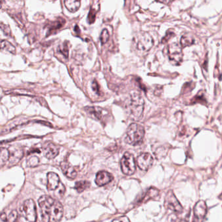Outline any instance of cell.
I'll list each match as a JSON object with an SVG mask.
<instances>
[{
  "label": "cell",
  "mask_w": 222,
  "mask_h": 222,
  "mask_svg": "<svg viewBox=\"0 0 222 222\" xmlns=\"http://www.w3.org/2000/svg\"><path fill=\"white\" fill-rule=\"evenodd\" d=\"M180 42L181 46L182 48H186L193 45L195 43V38L191 34L186 33L182 36Z\"/></svg>",
  "instance_id": "obj_19"
},
{
  "label": "cell",
  "mask_w": 222,
  "mask_h": 222,
  "mask_svg": "<svg viewBox=\"0 0 222 222\" xmlns=\"http://www.w3.org/2000/svg\"><path fill=\"white\" fill-rule=\"evenodd\" d=\"M96 11L95 10L91 8L89 15H88V18H87V21L89 22V24H93L94 22L96 19Z\"/></svg>",
  "instance_id": "obj_26"
},
{
  "label": "cell",
  "mask_w": 222,
  "mask_h": 222,
  "mask_svg": "<svg viewBox=\"0 0 222 222\" xmlns=\"http://www.w3.org/2000/svg\"><path fill=\"white\" fill-rule=\"evenodd\" d=\"M20 213L26 220L35 221L37 220V208L33 200H25L20 207Z\"/></svg>",
  "instance_id": "obj_4"
},
{
  "label": "cell",
  "mask_w": 222,
  "mask_h": 222,
  "mask_svg": "<svg viewBox=\"0 0 222 222\" xmlns=\"http://www.w3.org/2000/svg\"><path fill=\"white\" fill-rule=\"evenodd\" d=\"M144 136V128L139 124L132 123L127 129L125 141L133 146L139 145L143 142Z\"/></svg>",
  "instance_id": "obj_1"
},
{
  "label": "cell",
  "mask_w": 222,
  "mask_h": 222,
  "mask_svg": "<svg viewBox=\"0 0 222 222\" xmlns=\"http://www.w3.org/2000/svg\"><path fill=\"white\" fill-rule=\"evenodd\" d=\"M63 215V207L59 201H55L52 205L50 214V221H59L61 220Z\"/></svg>",
  "instance_id": "obj_10"
},
{
  "label": "cell",
  "mask_w": 222,
  "mask_h": 222,
  "mask_svg": "<svg viewBox=\"0 0 222 222\" xmlns=\"http://www.w3.org/2000/svg\"><path fill=\"white\" fill-rule=\"evenodd\" d=\"M65 5L71 12H76L80 9L81 0H65Z\"/></svg>",
  "instance_id": "obj_18"
},
{
  "label": "cell",
  "mask_w": 222,
  "mask_h": 222,
  "mask_svg": "<svg viewBox=\"0 0 222 222\" xmlns=\"http://www.w3.org/2000/svg\"><path fill=\"white\" fill-rule=\"evenodd\" d=\"M154 160L152 156L147 152L142 153L137 159V164L138 167L143 171H147L151 167Z\"/></svg>",
  "instance_id": "obj_9"
},
{
  "label": "cell",
  "mask_w": 222,
  "mask_h": 222,
  "mask_svg": "<svg viewBox=\"0 0 222 222\" xmlns=\"http://www.w3.org/2000/svg\"><path fill=\"white\" fill-rule=\"evenodd\" d=\"M39 158L37 157V156H32L30 158H29L28 162H27V165L28 167H31V168H33L37 166L39 164Z\"/></svg>",
  "instance_id": "obj_24"
},
{
  "label": "cell",
  "mask_w": 222,
  "mask_h": 222,
  "mask_svg": "<svg viewBox=\"0 0 222 222\" xmlns=\"http://www.w3.org/2000/svg\"><path fill=\"white\" fill-rule=\"evenodd\" d=\"M0 29H1L5 35L9 36L11 35V29L9 28V26L1 23V24H0Z\"/></svg>",
  "instance_id": "obj_30"
},
{
  "label": "cell",
  "mask_w": 222,
  "mask_h": 222,
  "mask_svg": "<svg viewBox=\"0 0 222 222\" xmlns=\"http://www.w3.org/2000/svg\"><path fill=\"white\" fill-rule=\"evenodd\" d=\"M58 50L61 54H63L65 57H66V58L68 57V46H67V43H64V44L61 45V46L59 47Z\"/></svg>",
  "instance_id": "obj_27"
},
{
  "label": "cell",
  "mask_w": 222,
  "mask_h": 222,
  "mask_svg": "<svg viewBox=\"0 0 222 222\" xmlns=\"http://www.w3.org/2000/svg\"><path fill=\"white\" fill-rule=\"evenodd\" d=\"M174 36H175V33L173 31H171L169 30L168 31L167 33H166V35L165 37L162 38V42L163 44L166 43V42H168L169 41V39L172 38L173 37H174Z\"/></svg>",
  "instance_id": "obj_28"
},
{
  "label": "cell",
  "mask_w": 222,
  "mask_h": 222,
  "mask_svg": "<svg viewBox=\"0 0 222 222\" xmlns=\"http://www.w3.org/2000/svg\"><path fill=\"white\" fill-rule=\"evenodd\" d=\"M169 59L173 65H179L183 59L182 47L178 44L173 42L169 46L168 48Z\"/></svg>",
  "instance_id": "obj_6"
},
{
  "label": "cell",
  "mask_w": 222,
  "mask_h": 222,
  "mask_svg": "<svg viewBox=\"0 0 222 222\" xmlns=\"http://www.w3.org/2000/svg\"><path fill=\"white\" fill-rule=\"evenodd\" d=\"M207 205L203 201H200L195 205L194 208V216L199 221L203 220L207 214Z\"/></svg>",
  "instance_id": "obj_13"
},
{
  "label": "cell",
  "mask_w": 222,
  "mask_h": 222,
  "mask_svg": "<svg viewBox=\"0 0 222 222\" xmlns=\"http://www.w3.org/2000/svg\"><path fill=\"white\" fill-rule=\"evenodd\" d=\"M86 111L94 119L99 120L102 117V109L99 107H86Z\"/></svg>",
  "instance_id": "obj_20"
},
{
  "label": "cell",
  "mask_w": 222,
  "mask_h": 222,
  "mask_svg": "<svg viewBox=\"0 0 222 222\" xmlns=\"http://www.w3.org/2000/svg\"><path fill=\"white\" fill-rule=\"evenodd\" d=\"M9 158L8 160L9 161V164L11 165H14L18 164L24 156L23 149L18 147V146L12 147L10 150H9Z\"/></svg>",
  "instance_id": "obj_11"
},
{
  "label": "cell",
  "mask_w": 222,
  "mask_h": 222,
  "mask_svg": "<svg viewBox=\"0 0 222 222\" xmlns=\"http://www.w3.org/2000/svg\"><path fill=\"white\" fill-rule=\"evenodd\" d=\"M92 89L97 94L100 95V86L99 83L96 82V81L94 80L93 83H92Z\"/></svg>",
  "instance_id": "obj_31"
},
{
  "label": "cell",
  "mask_w": 222,
  "mask_h": 222,
  "mask_svg": "<svg viewBox=\"0 0 222 222\" xmlns=\"http://www.w3.org/2000/svg\"><path fill=\"white\" fill-rule=\"evenodd\" d=\"M54 201V199L49 195H42L38 199V203L41 209L42 220L43 221H50V211Z\"/></svg>",
  "instance_id": "obj_3"
},
{
  "label": "cell",
  "mask_w": 222,
  "mask_h": 222,
  "mask_svg": "<svg viewBox=\"0 0 222 222\" xmlns=\"http://www.w3.org/2000/svg\"><path fill=\"white\" fill-rule=\"evenodd\" d=\"M153 46V39L147 33L140 35L138 38L137 48L142 51H148Z\"/></svg>",
  "instance_id": "obj_8"
},
{
  "label": "cell",
  "mask_w": 222,
  "mask_h": 222,
  "mask_svg": "<svg viewBox=\"0 0 222 222\" xmlns=\"http://www.w3.org/2000/svg\"><path fill=\"white\" fill-rule=\"evenodd\" d=\"M9 158V150L4 147H0V168L4 165Z\"/></svg>",
  "instance_id": "obj_21"
},
{
  "label": "cell",
  "mask_w": 222,
  "mask_h": 222,
  "mask_svg": "<svg viewBox=\"0 0 222 222\" xmlns=\"http://www.w3.org/2000/svg\"><path fill=\"white\" fill-rule=\"evenodd\" d=\"M144 100L141 95L133 94L130 101L129 108L132 117L135 119H139L142 116L143 109H144Z\"/></svg>",
  "instance_id": "obj_2"
},
{
  "label": "cell",
  "mask_w": 222,
  "mask_h": 222,
  "mask_svg": "<svg viewBox=\"0 0 222 222\" xmlns=\"http://www.w3.org/2000/svg\"><path fill=\"white\" fill-rule=\"evenodd\" d=\"M61 168L63 174L68 178L74 179L77 176V172L75 169L67 162L61 163Z\"/></svg>",
  "instance_id": "obj_16"
},
{
  "label": "cell",
  "mask_w": 222,
  "mask_h": 222,
  "mask_svg": "<svg viewBox=\"0 0 222 222\" xmlns=\"http://www.w3.org/2000/svg\"><path fill=\"white\" fill-rule=\"evenodd\" d=\"M18 218V213L16 210H12L11 213L9 214L7 217V221H15Z\"/></svg>",
  "instance_id": "obj_29"
},
{
  "label": "cell",
  "mask_w": 222,
  "mask_h": 222,
  "mask_svg": "<svg viewBox=\"0 0 222 222\" xmlns=\"http://www.w3.org/2000/svg\"><path fill=\"white\" fill-rule=\"evenodd\" d=\"M1 7V4H0V8Z\"/></svg>",
  "instance_id": "obj_34"
},
{
  "label": "cell",
  "mask_w": 222,
  "mask_h": 222,
  "mask_svg": "<svg viewBox=\"0 0 222 222\" xmlns=\"http://www.w3.org/2000/svg\"><path fill=\"white\" fill-rule=\"evenodd\" d=\"M158 1L162 3H165V4H168L169 1H171V0H157Z\"/></svg>",
  "instance_id": "obj_33"
},
{
  "label": "cell",
  "mask_w": 222,
  "mask_h": 222,
  "mask_svg": "<svg viewBox=\"0 0 222 222\" xmlns=\"http://www.w3.org/2000/svg\"><path fill=\"white\" fill-rule=\"evenodd\" d=\"M90 182L87 181H78L76 182L75 184V189L77 190L78 193H81L84 190H86V189L89 188L90 186Z\"/></svg>",
  "instance_id": "obj_23"
},
{
  "label": "cell",
  "mask_w": 222,
  "mask_h": 222,
  "mask_svg": "<svg viewBox=\"0 0 222 222\" xmlns=\"http://www.w3.org/2000/svg\"><path fill=\"white\" fill-rule=\"evenodd\" d=\"M120 167L124 174L132 175L134 173L136 166L133 156L129 152H125L120 160Z\"/></svg>",
  "instance_id": "obj_5"
},
{
  "label": "cell",
  "mask_w": 222,
  "mask_h": 222,
  "mask_svg": "<svg viewBox=\"0 0 222 222\" xmlns=\"http://www.w3.org/2000/svg\"><path fill=\"white\" fill-rule=\"evenodd\" d=\"M0 48L12 54H15L16 53L15 47L7 41H2L0 42Z\"/></svg>",
  "instance_id": "obj_22"
},
{
  "label": "cell",
  "mask_w": 222,
  "mask_h": 222,
  "mask_svg": "<svg viewBox=\"0 0 222 222\" xmlns=\"http://www.w3.org/2000/svg\"><path fill=\"white\" fill-rule=\"evenodd\" d=\"M109 38H110L109 32L107 30V29H104V30H102V33H101V34H100V41L101 42H102V44H106L107 41H108Z\"/></svg>",
  "instance_id": "obj_25"
},
{
  "label": "cell",
  "mask_w": 222,
  "mask_h": 222,
  "mask_svg": "<svg viewBox=\"0 0 222 222\" xmlns=\"http://www.w3.org/2000/svg\"><path fill=\"white\" fill-rule=\"evenodd\" d=\"M0 221H7V217L5 213L0 214Z\"/></svg>",
  "instance_id": "obj_32"
},
{
  "label": "cell",
  "mask_w": 222,
  "mask_h": 222,
  "mask_svg": "<svg viewBox=\"0 0 222 222\" xmlns=\"http://www.w3.org/2000/svg\"><path fill=\"white\" fill-rule=\"evenodd\" d=\"M60 183L59 177L54 172H50L47 175V189L49 191L56 190Z\"/></svg>",
  "instance_id": "obj_15"
},
{
  "label": "cell",
  "mask_w": 222,
  "mask_h": 222,
  "mask_svg": "<svg viewBox=\"0 0 222 222\" xmlns=\"http://www.w3.org/2000/svg\"><path fill=\"white\" fill-rule=\"evenodd\" d=\"M65 24V19L62 18H58L56 20L49 23L47 26L48 32V35H50V33H51L52 31H57V29L61 28L62 27H63Z\"/></svg>",
  "instance_id": "obj_17"
},
{
  "label": "cell",
  "mask_w": 222,
  "mask_h": 222,
  "mask_svg": "<svg viewBox=\"0 0 222 222\" xmlns=\"http://www.w3.org/2000/svg\"><path fill=\"white\" fill-rule=\"evenodd\" d=\"M42 151L46 158L48 159H54L59 152V148L53 143L47 142L42 146Z\"/></svg>",
  "instance_id": "obj_12"
},
{
  "label": "cell",
  "mask_w": 222,
  "mask_h": 222,
  "mask_svg": "<svg viewBox=\"0 0 222 222\" xmlns=\"http://www.w3.org/2000/svg\"><path fill=\"white\" fill-rule=\"evenodd\" d=\"M113 176L109 172L101 171L96 174L95 182L99 186H102L110 183L113 180Z\"/></svg>",
  "instance_id": "obj_14"
},
{
  "label": "cell",
  "mask_w": 222,
  "mask_h": 222,
  "mask_svg": "<svg viewBox=\"0 0 222 222\" xmlns=\"http://www.w3.org/2000/svg\"><path fill=\"white\" fill-rule=\"evenodd\" d=\"M164 205L166 208L175 213H181L183 211V208L172 190H169L166 194Z\"/></svg>",
  "instance_id": "obj_7"
}]
</instances>
